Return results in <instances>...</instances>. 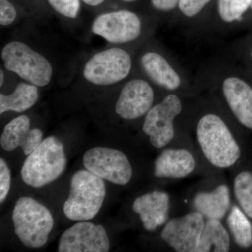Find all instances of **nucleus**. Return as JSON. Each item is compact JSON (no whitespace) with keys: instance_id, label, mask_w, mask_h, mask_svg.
I'll return each mask as SVG.
<instances>
[{"instance_id":"17","label":"nucleus","mask_w":252,"mask_h":252,"mask_svg":"<svg viewBox=\"0 0 252 252\" xmlns=\"http://www.w3.org/2000/svg\"><path fill=\"white\" fill-rule=\"evenodd\" d=\"M230 203L229 189L225 185L218 186L212 192L197 194L193 200L196 212L212 220H221L228 212Z\"/></svg>"},{"instance_id":"12","label":"nucleus","mask_w":252,"mask_h":252,"mask_svg":"<svg viewBox=\"0 0 252 252\" xmlns=\"http://www.w3.org/2000/svg\"><path fill=\"white\" fill-rule=\"evenodd\" d=\"M154 100V91L148 83L142 79H134L123 88L115 111L123 119L132 120L147 114Z\"/></svg>"},{"instance_id":"26","label":"nucleus","mask_w":252,"mask_h":252,"mask_svg":"<svg viewBox=\"0 0 252 252\" xmlns=\"http://www.w3.org/2000/svg\"><path fill=\"white\" fill-rule=\"evenodd\" d=\"M11 186V172L6 161L0 159V202L2 203L7 197Z\"/></svg>"},{"instance_id":"15","label":"nucleus","mask_w":252,"mask_h":252,"mask_svg":"<svg viewBox=\"0 0 252 252\" xmlns=\"http://www.w3.org/2000/svg\"><path fill=\"white\" fill-rule=\"evenodd\" d=\"M223 94L230 109L239 122L252 129V89L246 82L236 77L223 81Z\"/></svg>"},{"instance_id":"8","label":"nucleus","mask_w":252,"mask_h":252,"mask_svg":"<svg viewBox=\"0 0 252 252\" xmlns=\"http://www.w3.org/2000/svg\"><path fill=\"white\" fill-rule=\"evenodd\" d=\"M182 110L180 99L175 94H170L147 112L142 129L154 147L163 148L173 140L174 120Z\"/></svg>"},{"instance_id":"31","label":"nucleus","mask_w":252,"mask_h":252,"mask_svg":"<svg viewBox=\"0 0 252 252\" xmlns=\"http://www.w3.org/2000/svg\"><path fill=\"white\" fill-rule=\"evenodd\" d=\"M122 1H126V2H132V1H136V0H122Z\"/></svg>"},{"instance_id":"32","label":"nucleus","mask_w":252,"mask_h":252,"mask_svg":"<svg viewBox=\"0 0 252 252\" xmlns=\"http://www.w3.org/2000/svg\"><path fill=\"white\" fill-rule=\"evenodd\" d=\"M251 56H252V50Z\"/></svg>"},{"instance_id":"2","label":"nucleus","mask_w":252,"mask_h":252,"mask_svg":"<svg viewBox=\"0 0 252 252\" xmlns=\"http://www.w3.org/2000/svg\"><path fill=\"white\" fill-rule=\"evenodd\" d=\"M106 196L103 179L88 170H81L73 175L69 196L64 202L63 212L72 220H92L98 214Z\"/></svg>"},{"instance_id":"33","label":"nucleus","mask_w":252,"mask_h":252,"mask_svg":"<svg viewBox=\"0 0 252 252\" xmlns=\"http://www.w3.org/2000/svg\"><path fill=\"white\" fill-rule=\"evenodd\" d=\"M251 7H252V4H251Z\"/></svg>"},{"instance_id":"10","label":"nucleus","mask_w":252,"mask_h":252,"mask_svg":"<svg viewBox=\"0 0 252 252\" xmlns=\"http://www.w3.org/2000/svg\"><path fill=\"white\" fill-rule=\"evenodd\" d=\"M110 242L102 225L78 222L66 230L60 238L59 252H107Z\"/></svg>"},{"instance_id":"24","label":"nucleus","mask_w":252,"mask_h":252,"mask_svg":"<svg viewBox=\"0 0 252 252\" xmlns=\"http://www.w3.org/2000/svg\"><path fill=\"white\" fill-rule=\"evenodd\" d=\"M55 11L63 16L75 18L80 10L79 0H48Z\"/></svg>"},{"instance_id":"9","label":"nucleus","mask_w":252,"mask_h":252,"mask_svg":"<svg viewBox=\"0 0 252 252\" xmlns=\"http://www.w3.org/2000/svg\"><path fill=\"white\" fill-rule=\"evenodd\" d=\"M91 31L109 43L124 44L139 37L142 24L135 13L120 10L99 15L93 22Z\"/></svg>"},{"instance_id":"3","label":"nucleus","mask_w":252,"mask_h":252,"mask_svg":"<svg viewBox=\"0 0 252 252\" xmlns=\"http://www.w3.org/2000/svg\"><path fill=\"white\" fill-rule=\"evenodd\" d=\"M67 158L62 142L54 136L41 142L26 158L21 175L26 185L40 188L51 183L65 170Z\"/></svg>"},{"instance_id":"27","label":"nucleus","mask_w":252,"mask_h":252,"mask_svg":"<svg viewBox=\"0 0 252 252\" xmlns=\"http://www.w3.org/2000/svg\"><path fill=\"white\" fill-rule=\"evenodd\" d=\"M16 18L14 6L8 0H0V24L9 26Z\"/></svg>"},{"instance_id":"4","label":"nucleus","mask_w":252,"mask_h":252,"mask_svg":"<svg viewBox=\"0 0 252 252\" xmlns=\"http://www.w3.org/2000/svg\"><path fill=\"white\" fill-rule=\"evenodd\" d=\"M12 220L15 233L28 248L44 246L54 225L48 208L29 197L18 199L13 210Z\"/></svg>"},{"instance_id":"5","label":"nucleus","mask_w":252,"mask_h":252,"mask_svg":"<svg viewBox=\"0 0 252 252\" xmlns=\"http://www.w3.org/2000/svg\"><path fill=\"white\" fill-rule=\"evenodd\" d=\"M1 59L5 68L30 84L44 87L53 75L51 63L42 55L20 41H11L3 48Z\"/></svg>"},{"instance_id":"21","label":"nucleus","mask_w":252,"mask_h":252,"mask_svg":"<svg viewBox=\"0 0 252 252\" xmlns=\"http://www.w3.org/2000/svg\"><path fill=\"white\" fill-rule=\"evenodd\" d=\"M227 223L237 245L243 248H250L252 245V225L239 207H233Z\"/></svg>"},{"instance_id":"11","label":"nucleus","mask_w":252,"mask_h":252,"mask_svg":"<svg viewBox=\"0 0 252 252\" xmlns=\"http://www.w3.org/2000/svg\"><path fill=\"white\" fill-rule=\"evenodd\" d=\"M204 217L198 212L169 220L161 232L164 241L178 252H196L205 226Z\"/></svg>"},{"instance_id":"28","label":"nucleus","mask_w":252,"mask_h":252,"mask_svg":"<svg viewBox=\"0 0 252 252\" xmlns=\"http://www.w3.org/2000/svg\"><path fill=\"white\" fill-rule=\"evenodd\" d=\"M154 7L160 11H167L175 9L180 0H151Z\"/></svg>"},{"instance_id":"13","label":"nucleus","mask_w":252,"mask_h":252,"mask_svg":"<svg viewBox=\"0 0 252 252\" xmlns=\"http://www.w3.org/2000/svg\"><path fill=\"white\" fill-rule=\"evenodd\" d=\"M42 140V131L38 128L31 129L29 118L21 115L5 126L0 138V144L6 152H11L21 147L23 153L28 156L39 147Z\"/></svg>"},{"instance_id":"1","label":"nucleus","mask_w":252,"mask_h":252,"mask_svg":"<svg viewBox=\"0 0 252 252\" xmlns=\"http://www.w3.org/2000/svg\"><path fill=\"white\" fill-rule=\"evenodd\" d=\"M197 138L204 155L214 166L227 168L240 158V147L228 126L216 114H206L200 119Z\"/></svg>"},{"instance_id":"16","label":"nucleus","mask_w":252,"mask_h":252,"mask_svg":"<svg viewBox=\"0 0 252 252\" xmlns=\"http://www.w3.org/2000/svg\"><path fill=\"white\" fill-rule=\"evenodd\" d=\"M195 168L193 154L184 149H165L156 159L154 175L159 178H184Z\"/></svg>"},{"instance_id":"14","label":"nucleus","mask_w":252,"mask_h":252,"mask_svg":"<svg viewBox=\"0 0 252 252\" xmlns=\"http://www.w3.org/2000/svg\"><path fill=\"white\" fill-rule=\"evenodd\" d=\"M132 210L140 215L144 228L147 231H154L167 222L170 197L162 191L144 194L135 199Z\"/></svg>"},{"instance_id":"29","label":"nucleus","mask_w":252,"mask_h":252,"mask_svg":"<svg viewBox=\"0 0 252 252\" xmlns=\"http://www.w3.org/2000/svg\"><path fill=\"white\" fill-rule=\"evenodd\" d=\"M82 1L89 6H96L102 4L105 0H82Z\"/></svg>"},{"instance_id":"20","label":"nucleus","mask_w":252,"mask_h":252,"mask_svg":"<svg viewBox=\"0 0 252 252\" xmlns=\"http://www.w3.org/2000/svg\"><path fill=\"white\" fill-rule=\"evenodd\" d=\"M230 240L228 231L219 220H209L200 236L196 252H227Z\"/></svg>"},{"instance_id":"7","label":"nucleus","mask_w":252,"mask_h":252,"mask_svg":"<svg viewBox=\"0 0 252 252\" xmlns=\"http://www.w3.org/2000/svg\"><path fill=\"white\" fill-rule=\"evenodd\" d=\"M86 170L118 185H126L132 176V168L126 154L117 149L94 147L83 157Z\"/></svg>"},{"instance_id":"18","label":"nucleus","mask_w":252,"mask_h":252,"mask_svg":"<svg viewBox=\"0 0 252 252\" xmlns=\"http://www.w3.org/2000/svg\"><path fill=\"white\" fill-rule=\"evenodd\" d=\"M141 64L147 76L157 85L167 90H175L180 87V76L160 54L147 53L142 56Z\"/></svg>"},{"instance_id":"19","label":"nucleus","mask_w":252,"mask_h":252,"mask_svg":"<svg viewBox=\"0 0 252 252\" xmlns=\"http://www.w3.org/2000/svg\"><path fill=\"white\" fill-rule=\"evenodd\" d=\"M38 86L21 83L12 94H0V114L6 112H23L31 109L39 99Z\"/></svg>"},{"instance_id":"6","label":"nucleus","mask_w":252,"mask_h":252,"mask_svg":"<svg viewBox=\"0 0 252 252\" xmlns=\"http://www.w3.org/2000/svg\"><path fill=\"white\" fill-rule=\"evenodd\" d=\"M132 67L130 56L125 50L112 48L94 55L84 66L86 81L97 86H109L128 76Z\"/></svg>"},{"instance_id":"25","label":"nucleus","mask_w":252,"mask_h":252,"mask_svg":"<svg viewBox=\"0 0 252 252\" xmlns=\"http://www.w3.org/2000/svg\"><path fill=\"white\" fill-rule=\"evenodd\" d=\"M211 0H180L179 8L187 17H193L199 14Z\"/></svg>"},{"instance_id":"22","label":"nucleus","mask_w":252,"mask_h":252,"mask_svg":"<svg viewBox=\"0 0 252 252\" xmlns=\"http://www.w3.org/2000/svg\"><path fill=\"white\" fill-rule=\"evenodd\" d=\"M235 195L239 205L252 219V173L242 172L235 179Z\"/></svg>"},{"instance_id":"30","label":"nucleus","mask_w":252,"mask_h":252,"mask_svg":"<svg viewBox=\"0 0 252 252\" xmlns=\"http://www.w3.org/2000/svg\"><path fill=\"white\" fill-rule=\"evenodd\" d=\"M0 77H1V79H0V86L1 87V86H3V84H4V74L2 69L0 70Z\"/></svg>"},{"instance_id":"23","label":"nucleus","mask_w":252,"mask_h":252,"mask_svg":"<svg viewBox=\"0 0 252 252\" xmlns=\"http://www.w3.org/2000/svg\"><path fill=\"white\" fill-rule=\"evenodd\" d=\"M252 2V0H218L219 14L225 22L239 21Z\"/></svg>"}]
</instances>
